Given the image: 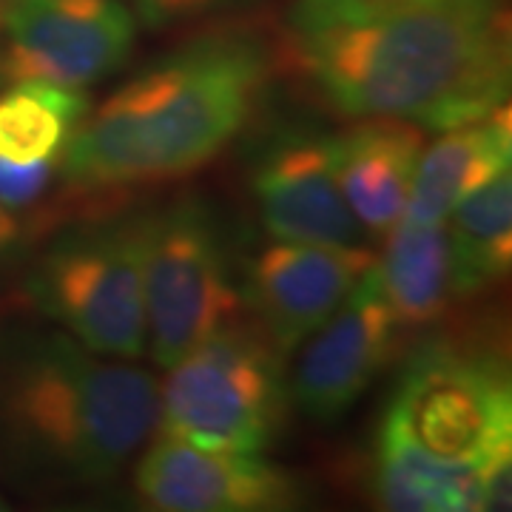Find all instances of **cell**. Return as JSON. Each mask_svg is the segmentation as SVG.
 <instances>
[{"instance_id":"1","label":"cell","mask_w":512,"mask_h":512,"mask_svg":"<svg viewBox=\"0 0 512 512\" xmlns=\"http://www.w3.org/2000/svg\"><path fill=\"white\" fill-rule=\"evenodd\" d=\"M279 43L333 111L447 131L510 97L504 0H291Z\"/></svg>"},{"instance_id":"19","label":"cell","mask_w":512,"mask_h":512,"mask_svg":"<svg viewBox=\"0 0 512 512\" xmlns=\"http://www.w3.org/2000/svg\"><path fill=\"white\" fill-rule=\"evenodd\" d=\"M60 160H37V163H9L0 160V205L9 214L32 208L55 180Z\"/></svg>"},{"instance_id":"13","label":"cell","mask_w":512,"mask_h":512,"mask_svg":"<svg viewBox=\"0 0 512 512\" xmlns=\"http://www.w3.org/2000/svg\"><path fill=\"white\" fill-rule=\"evenodd\" d=\"M427 131L407 120L367 117L336 137V174L348 208L373 237L402 220Z\"/></svg>"},{"instance_id":"12","label":"cell","mask_w":512,"mask_h":512,"mask_svg":"<svg viewBox=\"0 0 512 512\" xmlns=\"http://www.w3.org/2000/svg\"><path fill=\"white\" fill-rule=\"evenodd\" d=\"M256 208L268 234L282 242L365 245L336 174V137H285L256 163Z\"/></svg>"},{"instance_id":"18","label":"cell","mask_w":512,"mask_h":512,"mask_svg":"<svg viewBox=\"0 0 512 512\" xmlns=\"http://www.w3.org/2000/svg\"><path fill=\"white\" fill-rule=\"evenodd\" d=\"M89 114L83 89L46 80H18L0 94V160H63L77 126Z\"/></svg>"},{"instance_id":"4","label":"cell","mask_w":512,"mask_h":512,"mask_svg":"<svg viewBox=\"0 0 512 512\" xmlns=\"http://www.w3.org/2000/svg\"><path fill=\"white\" fill-rule=\"evenodd\" d=\"M148 214H111L66 228L29 274V299L80 345L111 359L146 353Z\"/></svg>"},{"instance_id":"8","label":"cell","mask_w":512,"mask_h":512,"mask_svg":"<svg viewBox=\"0 0 512 512\" xmlns=\"http://www.w3.org/2000/svg\"><path fill=\"white\" fill-rule=\"evenodd\" d=\"M0 77L86 89L123 69L137 40L128 0H12L0 20Z\"/></svg>"},{"instance_id":"10","label":"cell","mask_w":512,"mask_h":512,"mask_svg":"<svg viewBox=\"0 0 512 512\" xmlns=\"http://www.w3.org/2000/svg\"><path fill=\"white\" fill-rule=\"evenodd\" d=\"M376 265L367 245H316L274 239L245 265L242 308L285 359L342 305L350 288Z\"/></svg>"},{"instance_id":"2","label":"cell","mask_w":512,"mask_h":512,"mask_svg":"<svg viewBox=\"0 0 512 512\" xmlns=\"http://www.w3.org/2000/svg\"><path fill=\"white\" fill-rule=\"evenodd\" d=\"M271 74L248 32H208L163 55L86 114L63 151L69 191L97 194L200 171L251 120Z\"/></svg>"},{"instance_id":"9","label":"cell","mask_w":512,"mask_h":512,"mask_svg":"<svg viewBox=\"0 0 512 512\" xmlns=\"http://www.w3.org/2000/svg\"><path fill=\"white\" fill-rule=\"evenodd\" d=\"M402 330L384 299L376 265L367 268L342 305L296 348L291 404L313 421H339L382 376Z\"/></svg>"},{"instance_id":"23","label":"cell","mask_w":512,"mask_h":512,"mask_svg":"<svg viewBox=\"0 0 512 512\" xmlns=\"http://www.w3.org/2000/svg\"><path fill=\"white\" fill-rule=\"evenodd\" d=\"M3 507H6V504H3V501H0V510H3Z\"/></svg>"},{"instance_id":"7","label":"cell","mask_w":512,"mask_h":512,"mask_svg":"<svg viewBox=\"0 0 512 512\" xmlns=\"http://www.w3.org/2000/svg\"><path fill=\"white\" fill-rule=\"evenodd\" d=\"M143 299L146 350L163 370L239 319L228 239L200 197L185 194L148 214Z\"/></svg>"},{"instance_id":"22","label":"cell","mask_w":512,"mask_h":512,"mask_svg":"<svg viewBox=\"0 0 512 512\" xmlns=\"http://www.w3.org/2000/svg\"><path fill=\"white\" fill-rule=\"evenodd\" d=\"M9 3H12V0H0V20H3V15H6V9H9Z\"/></svg>"},{"instance_id":"17","label":"cell","mask_w":512,"mask_h":512,"mask_svg":"<svg viewBox=\"0 0 512 512\" xmlns=\"http://www.w3.org/2000/svg\"><path fill=\"white\" fill-rule=\"evenodd\" d=\"M453 242L458 296H476L510 274L512 265V180L501 171L458 202L447 217Z\"/></svg>"},{"instance_id":"20","label":"cell","mask_w":512,"mask_h":512,"mask_svg":"<svg viewBox=\"0 0 512 512\" xmlns=\"http://www.w3.org/2000/svg\"><path fill=\"white\" fill-rule=\"evenodd\" d=\"M237 3H242V0H128L134 18L151 26V29H165L174 23L214 15V12L237 6Z\"/></svg>"},{"instance_id":"21","label":"cell","mask_w":512,"mask_h":512,"mask_svg":"<svg viewBox=\"0 0 512 512\" xmlns=\"http://www.w3.org/2000/svg\"><path fill=\"white\" fill-rule=\"evenodd\" d=\"M18 231H20V225L15 222V217L0 205V254H3L15 239H18Z\"/></svg>"},{"instance_id":"3","label":"cell","mask_w":512,"mask_h":512,"mask_svg":"<svg viewBox=\"0 0 512 512\" xmlns=\"http://www.w3.org/2000/svg\"><path fill=\"white\" fill-rule=\"evenodd\" d=\"M160 413V384L126 359L100 356L66 330L26 339L0 390L12 453L63 487H94L128 464Z\"/></svg>"},{"instance_id":"15","label":"cell","mask_w":512,"mask_h":512,"mask_svg":"<svg viewBox=\"0 0 512 512\" xmlns=\"http://www.w3.org/2000/svg\"><path fill=\"white\" fill-rule=\"evenodd\" d=\"M376 274L402 328L433 325L458 302L456 262L447 222L399 220L387 234Z\"/></svg>"},{"instance_id":"14","label":"cell","mask_w":512,"mask_h":512,"mask_svg":"<svg viewBox=\"0 0 512 512\" xmlns=\"http://www.w3.org/2000/svg\"><path fill=\"white\" fill-rule=\"evenodd\" d=\"M510 160L512 128L507 106H498L467 126L441 131L439 140L421 151L402 220L424 225L444 222L464 197L501 171H510Z\"/></svg>"},{"instance_id":"6","label":"cell","mask_w":512,"mask_h":512,"mask_svg":"<svg viewBox=\"0 0 512 512\" xmlns=\"http://www.w3.org/2000/svg\"><path fill=\"white\" fill-rule=\"evenodd\" d=\"M379 436L458 467L512 450V387L487 350L430 339L404 365Z\"/></svg>"},{"instance_id":"16","label":"cell","mask_w":512,"mask_h":512,"mask_svg":"<svg viewBox=\"0 0 512 512\" xmlns=\"http://www.w3.org/2000/svg\"><path fill=\"white\" fill-rule=\"evenodd\" d=\"M487 464H478V467L444 464L436 458L421 456L402 441L376 436L373 493L382 507L396 512L484 510Z\"/></svg>"},{"instance_id":"11","label":"cell","mask_w":512,"mask_h":512,"mask_svg":"<svg viewBox=\"0 0 512 512\" xmlns=\"http://www.w3.org/2000/svg\"><path fill=\"white\" fill-rule=\"evenodd\" d=\"M134 487L163 512H279L302 498L291 470L259 453L211 450L165 433L140 458Z\"/></svg>"},{"instance_id":"5","label":"cell","mask_w":512,"mask_h":512,"mask_svg":"<svg viewBox=\"0 0 512 512\" xmlns=\"http://www.w3.org/2000/svg\"><path fill=\"white\" fill-rule=\"evenodd\" d=\"M285 356L242 322H231L168 367L160 433L211 450L265 453L285 430L291 387Z\"/></svg>"}]
</instances>
